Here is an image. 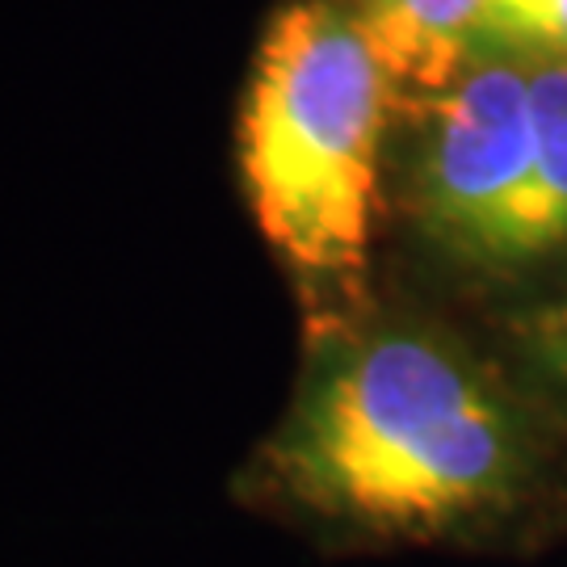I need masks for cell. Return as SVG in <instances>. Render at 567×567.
I'll list each match as a JSON object with an SVG mask.
<instances>
[{"label": "cell", "instance_id": "6da1fadb", "mask_svg": "<svg viewBox=\"0 0 567 567\" xmlns=\"http://www.w3.org/2000/svg\"><path fill=\"white\" fill-rule=\"evenodd\" d=\"M547 429L454 332L370 299L311 324L307 365L244 492L341 538H446L543 484Z\"/></svg>", "mask_w": 567, "mask_h": 567}, {"label": "cell", "instance_id": "7a4b0ae2", "mask_svg": "<svg viewBox=\"0 0 567 567\" xmlns=\"http://www.w3.org/2000/svg\"><path fill=\"white\" fill-rule=\"evenodd\" d=\"M395 110V76L344 0H295L269 21L240 110V182L311 324L370 299Z\"/></svg>", "mask_w": 567, "mask_h": 567}, {"label": "cell", "instance_id": "3957f363", "mask_svg": "<svg viewBox=\"0 0 567 567\" xmlns=\"http://www.w3.org/2000/svg\"><path fill=\"white\" fill-rule=\"evenodd\" d=\"M404 203L421 240L471 274L505 278L513 227L534 168V93L526 55H484L425 102Z\"/></svg>", "mask_w": 567, "mask_h": 567}, {"label": "cell", "instance_id": "277c9868", "mask_svg": "<svg viewBox=\"0 0 567 567\" xmlns=\"http://www.w3.org/2000/svg\"><path fill=\"white\" fill-rule=\"evenodd\" d=\"M386 60L400 102L416 105L466 63L501 55L517 0H344Z\"/></svg>", "mask_w": 567, "mask_h": 567}, {"label": "cell", "instance_id": "5b68a950", "mask_svg": "<svg viewBox=\"0 0 567 567\" xmlns=\"http://www.w3.org/2000/svg\"><path fill=\"white\" fill-rule=\"evenodd\" d=\"M529 93L534 168L508 240L505 278L559 261L567 252V60H529Z\"/></svg>", "mask_w": 567, "mask_h": 567}, {"label": "cell", "instance_id": "8992f818", "mask_svg": "<svg viewBox=\"0 0 567 567\" xmlns=\"http://www.w3.org/2000/svg\"><path fill=\"white\" fill-rule=\"evenodd\" d=\"M501 51L529 60H567V0H517Z\"/></svg>", "mask_w": 567, "mask_h": 567}, {"label": "cell", "instance_id": "52a82bcc", "mask_svg": "<svg viewBox=\"0 0 567 567\" xmlns=\"http://www.w3.org/2000/svg\"><path fill=\"white\" fill-rule=\"evenodd\" d=\"M517 344L547 379L567 386V299L526 311L517 320Z\"/></svg>", "mask_w": 567, "mask_h": 567}]
</instances>
